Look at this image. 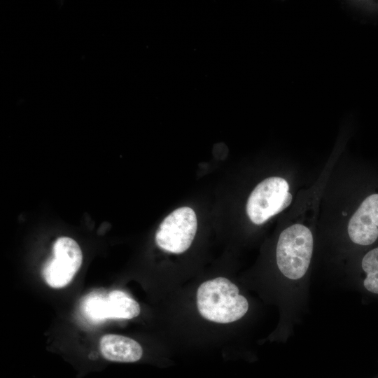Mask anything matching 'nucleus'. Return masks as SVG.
<instances>
[{
    "mask_svg": "<svg viewBox=\"0 0 378 378\" xmlns=\"http://www.w3.org/2000/svg\"><path fill=\"white\" fill-rule=\"evenodd\" d=\"M378 244V165L346 153L335 160L318 212L316 249L339 267Z\"/></svg>",
    "mask_w": 378,
    "mask_h": 378,
    "instance_id": "1",
    "label": "nucleus"
},
{
    "mask_svg": "<svg viewBox=\"0 0 378 378\" xmlns=\"http://www.w3.org/2000/svg\"><path fill=\"white\" fill-rule=\"evenodd\" d=\"M197 305L204 318L228 323L241 318L247 313V299L239 294L237 286L229 279L218 277L202 283L197 292Z\"/></svg>",
    "mask_w": 378,
    "mask_h": 378,
    "instance_id": "2",
    "label": "nucleus"
},
{
    "mask_svg": "<svg viewBox=\"0 0 378 378\" xmlns=\"http://www.w3.org/2000/svg\"><path fill=\"white\" fill-rule=\"evenodd\" d=\"M197 228L195 212L188 206L175 209L160 223L155 234L157 245L173 253L185 252L191 245Z\"/></svg>",
    "mask_w": 378,
    "mask_h": 378,
    "instance_id": "3",
    "label": "nucleus"
},
{
    "mask_svg": "<svg viewBox=\"0 0 378 378\" xmlns=\"http://www.w3.org/2000/svg\"><path fill=\"white\" fill-rule=\"evenodd\" d=\"M52 253V257L43 266L42 274L49 286L61 288L72 281L80 269L83 254L78 243L68 237H61L55 241Z\"/></svg>",
    "mask_w": 378,
    "mask_h": 378,
    "instance_id": "4",
    "label": "nucleus"
},
{
    "mask_svg": "<svg viewBox=\"0 0 378 378\" xmlns=\"http://www.w3.org/2000/svg\"><path fill=\"white\" fill-rule=\"evenodd\" d=\"M82 309L93 322L106 319H131L140 314L139 303L127 293L115 290L108 294L92 292L84 299Z\"/></svg>",
    "mask_w": 378,
    "mask_h": 378,
    "instance_id": "5",
    "label": "nucleus"
},
{
    "mask_svg": "<svg viewBox=\"0 0 378 378\" xmlns=\"http://www.w3.org/2000/svg\"><path fill=\"white\" fill-rule=\"evenodd\" d=\"M340 267L363 296L378 301V244L351 257Z\"/></svg>",
    "mask_w": 378,
    "mask_h": 378,
    "instance_id": "6",
    "label": "nucleus"
},
{
    "mask_svg": "<svg viewBox=\"0 0 378 378\" xmlns=\"http://www.w3.org/2000/svg\"><path fill=\"white\" fill-rule=\"evenodd\" d=\"M99 351L105 360L118 363H134L143 355L142 347L136 341L115 334H107L101 337Z\"/></svg>",
    "mask_w": 378,
    "mask_h": 378,
    "instance_id": "7",
    "label": "nucleus"
},
{
    "mask_svg": "<svg viewBox=\"0 0 378 378\" xmlns=\"http://www.w3.org/2000/svg\"><path fill=\"white\" fill-rule=\"evenodd\" d=\"M344 4L362 20H378V1H348Z\"/></svg>",
    "mask_w": 378,
    "mask_h": 378,
    "instance_id": "8",
    "label": "nucleus"
}]
</instances>
